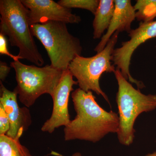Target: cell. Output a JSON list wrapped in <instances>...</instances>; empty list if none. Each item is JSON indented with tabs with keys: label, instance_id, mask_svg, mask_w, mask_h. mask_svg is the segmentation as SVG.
I'll return each mask as SVG.
<instances>
[{
	"label": "cell",
	"instance_id": "obj_1",
	"mask_svg": "<svg viewBox=\"0 0 156 156\" xmlns=\"http://www.w3.org/2000/svg\"><path fill=\"white\" fill-rule=\"evenodd\" d=\"M71 96L76 115L64 127L65 141L79 140L96 143L110 133H117L119 114L102 108L92 91L85 92L79 88Z\"/></svg>",
	"mask_w": 156,
	"mask_h": 156
},
{
	"label": "cell",
	"instance_id": "obj_2",
	"mask_svg": "<svg viewBox=\"0 0 156 156\" xmlns=\"http://www.w3.org/2000/svg\"><path fill=\"white\" fill-rule=\"evenodd\" d=\"M0 14V34L9 37L11 46L19 49L21 59L42 66L44 61L31 31L29 10L21 0H1Z\"/></svg>",
	"mask_w": 156,
	"mask_h": 156
},
{
	"label": "cell",
	"instance_id": "obj_3",
	"mask_svg": "<svg viewBox=\"0 0 156 156\" xmlns=\"http://www.w3.org/2000/svg\"><path fill=\"white\" fill-rule=\"evenodd\" d=\"M114 73L118 84L116 100L119 124L116 134L120 144L130 146L135 137L136 119L143 112L155 109L156 95H145L140 89H135L119 70L116 69Z\"/></svg>",
	"mask_w": 156,
	"mask_h": 156
},
{
	"label": "cell",
	"instance_id": "obj_4",
	"mask_svg": "<svg viewBox=\"0 0 156 156\" xmlns=\"http://www.w3.org/2000/svg\"><path fill=\"white\" fill-rule=\"evenodd\" d=\"M34 37L44 47L53 67L65 71L76 56H81L83 48L79 38L70 33L66 23L49 21L33 24Z\"/></svg>",
	"mask_w": 156,
	"mask_h": 156
},
{
	"label": "cell",
	"instance_id": "obj_5",
	"mask_svg": "<svg viewBox=\"0 0 156 156\" xmlns=\"http://www.w3.org/2000/svg\"><path fill=\"white\" fill-rule=\"evenodd\" d=\"M10 66L16 74L17 86L14 89L20 101L27 108L32 106L43 94L52 97L64 71L51 65L41 67L27 65L20 61L12 62Z\"/></svg>",
	"mask_w": 156,
	"mask_h": 156
},
{
	"label": "cell",
	"instance_id": "obj_6",
	"mask_svg": "<svg viewBox=\"0 0 156 156\" xmlns=\"http://www.w3.org/2000/svg\"><path fill=\"white\" fill-rule=\"evenodd\" d=\"M119 34V32L115 33L104 49L95 56H76L68 67L73 76L76 79L80 89L87 92L93 91L98 95H101L109 104L107 95L101 88L99 80L103 73H114L116 70L111 61Z\"/></svg>",
	"mask_w": 156,
	"mask_h": 156
},
{
	"label": "cell",
	"instance_id": "obj_7",
	"mask_svg": "<svg viewBox=\"0 0 156 156\" xmlns=\"http://www.w3.org/2000/svg\"><path fill=\"white\" fill-rule=\"evenodd\" d=\"M130 40L122 43L120 48H116L112 55L114 65L120 70L123 76L129 82L134 83L137 88L145 87L141 81L132 77L130 72L131 57L136 48L144 43L156 37V20L150 22H141L139 27L132 29L128 34Z\"/></svg>",
	"mask_w": 156,
	"mask_h": 156
},
{
	"label": "cell",
	"instance_id": "obj_8",
	"mask_svg": "<svg viewBox=\"0 0 156 156\" xmlns=\"http://www.w3.org/2000/svg\"><path fill=\"white\" fill-rule=\"evenodd\" d=\"M78 85L77 81L68 69L63 71L61 79L52 98L53 108L50 119L43 124L41 130L43 132L51 134L61 126L66 127L71 120L69 112L68 104L71 92L73 90V86Z\"/></svg>",
	"mask_w": 156,
	"mask_h": 156
},
{
	"label": "cell",
	"instance_id": "obj_9",
	"mask_svg": "<svg viewBox=\"0 0 156 156\" xmlns=\"http://www.w3.org/2000/svg\"><path fill=\"white\" fill-rule=\"evenodd\" d=\"M29 10L30 25L56 21L66 23H79L80 17L72 13L71 9L60 5L53 0H21Z\"/></svg>",
	"mask_w": 156,
	"mask_h": 156
},
{
	"label": "cell",
	"instance_id": "obj_10",
	"mask_svg": "<svg viewBox=\"0 0 156 156\" xmlns=\"http://www.w3.org/2000/svg\"><path fill=\"white\" fill-rule=\"evenodd\" d=\"M18 94L8 90L1 82L0 104L3 105L9 118L10 128L6 135L11 138L21 137L32 123L31 116L28 108L18 105Z\"/></svg>",
	"mask_w": 156,
	"mask_h": 156
},
{
	"label": "cell",
	"instance_id": "obj_11",
	"mask_svg": "<svg viewBox=\"0 0 156 156\" xmlns=\"http://www.w3.org/2000/svg\"><path fill=\"white\" fill-rule=\"evenodd\" d=\"M115 10L106 33L101 38L94 51L99 53L104 49L113 35L116 32L131 30V23L136 18V11L130 0H115Z\"/></svg>",
	"mask_w": 156,
	"mask_h": 156
},
{
	"label": "cell",
	"instance_id": "obj_12",
	"mask_svg": "<svg viewBox=\"0 0 156 156\" xmlns=\"http://www.w3.org/2000/svg\"><path fill=\"white\" fill-rule=\"evenodd\" d=\"M115 10V2L113 0H100L93 20V38L102 37L104 32L108 29Z\"/></svg>",
	"mask_w": 156,
	"mask_h": 156
},
{
	"label": "cell",
	"instance_id": "obj_13",
	"mask_svg": "<svg viewBox=\"0 0 156 156\" xmlns=\"http://www.w3.org/2000/svg\"><path fill=\"white\" fill-rule=\"evenodd\" d=\"M20 138L0 135V156H33L28 149L21 144Z\"/></svg>",
	"mask_w": 156,
	"mask_h": 156
},
{
	"label": "cell",
	"instance_id": "obj_14",
	"mask_svg": "<svg viewBox=\"0 0 156 156\" xmlns=\"http://www.w3.org/2000/svg\"><path fill=\"white\" fill-rule=\"evenodd\" d=\"M134 7L136 18L141 22H151L156 17V0H137Z\"/></svg>",
	"mask_w": 156,
	"mask_h": 156
},
{
	"label": "cell",
	"instance_id": "obj_15",
	"mask_svg": "<svg viewBox=\"0 0 156 156\" xmlns=\"http://www.w3.org/2000/svg\"><path fill=\"white\" fill-rule=\"evenodd\" d=\"M99 2L98 0H60L58 3L60 5L68 9L75 8L88 10L94 15Z\"/></svg>",
	"mask_w": 156,
	"mask_h": 156
},
{
	"label": "cell",
	"instance_id": "obj_16",
	"mask_svg": "<svg viewBox=\"0 0 156 156\" xmlns=\"http://www.w3.org/2000/svg\"><path fill=\"white\" fill-rule=\"evenodd\" d=\"M10 128V122L3 105L0 104V135H6Z\"/></svg>",
	"mask_w": 156,
	"mask_h": 156
},
{
	"label": "cell",
	"instance_id": "obj_17",
	"mask_svg": "<svg viewBox=\"0 0 156 156\" xmlns=\"http://www.w3.org/2000/svg\"><path fill=\"white\" fill-rule=\"evenodd\" d=\"M0 53L1 55H5L11 57L14 61H19L21 59L18 55L15 56L12 55L9 52L7 46V41L5 36L2 34H0Z\"/></svg>",
	"mask_w": 156,
	"mask_h": 156
},
{
	"label": "cell",
	"instance_id": "obj_18",
	"mask_svg": "<svg viewBox=\"0 0 156 156\" xmlns=\"http://www.w3.org/2000/svg\"><path fill=\"white\" fill-rule=\"evenodd\" d=\"M11 70V67L8 64L2 61H0V80L1 82H4Z\"/></svg>",
	"mask_w": 156,
	"mask_h": 156
},
{
	"label": "cell",
	"instance_id": "obj_19",
	"mask_svg": "<svg viewBox=\"0 0 156 156\" xmlns=\"http://www.w3.org/2000/svg\"><path fill=\"white\" fill-rule=\"evenodd\" d=\"M72 156H83L82 154L79 152H76L75 153L73 154Z\"/></svg>",
	"mask_w": 156,
	"mask_h": 156
},
{
	"label": "cell",
	"instance_id": "obj_20",
	"mask_svg": "<svg viewBox=\"0 0 156 156\" xmlns=\"http://www.w3.org/2000/svg\"><path fill=\"white\" fill-rule=\"evenodd\" d=\"M145 156H156V151L152 154H149Z\"/></svg>",
	"mask_w": 156,
	"mask_h": 156
}]
</instances>
